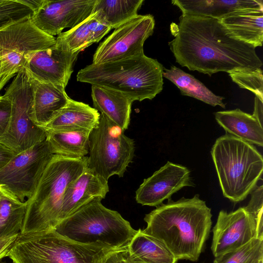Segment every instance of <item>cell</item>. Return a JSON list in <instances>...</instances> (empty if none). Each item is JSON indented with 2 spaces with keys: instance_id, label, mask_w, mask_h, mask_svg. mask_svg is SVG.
<instances>
[{
  "instance_id": "1",
  "label": "cell",
  "mask_w": 263,
  "mask_h": 263,
  "mask_svg": "<svg viewBox=\"0 0 263 263\" xmlns=\"http://www.w3.org/2000/svg\"><path fill=\"white\" fill-rule=\"evenodd\" d=\"M171 31L175 37L168 45L176 61L190 70L211 76L262 66L255 48L232 37L219 20L182 14Z\"/></svg>"
},
{
  "instance_id": "2",
  "label": "cell",
  "mask_w": 263,
  "mask_h": 263,
  "mask_svg": "<svg viewBox=\"0 0 263 263\" xmlns=\"http://www.w3.org/2000/svg\"><path fill=\"white\" fill-rule=\"evenodd\" d=\"M211 209L198 195L171 199L145 215L142 232L161 241L178 260L197 261L208 238Z\"/></svg>"
},
{
  "instance_id": "3",
  "label": "cell",
  "mask_w": 263,
  "mask_h": 263,
  "mask_svg": "<svg viewBox=\"0 0 263 263\" xmlns=\"http://www.w3.org/2000/svg\"><path fill=\"white\" fill-rule=\"evenodd\" d=\"M87 167V157L71 158L53 155L30 197L21 234L54 230L59 224L65 192Z\"/></svg>"
},
{
  "instance_id": "4",
  "label": "cell",
  "mask_w": 263,
  "mask_h": 263,
  "mask_svg": "<svg viewBox=\"0 0 263 263\" xmlns=\"http://www.w3.org/2000/svg\"><path fill=\"white\" fill-rule=\"evenodd\" d=\"M163 67L144 54L133 58L87 65L77 80L120 91L134 101L152 100L163 89Z\"/></svg>"
},
{
  "instance_id": "5",
  "label": "cell",
  "mask_w": 263,
  "mask_h": 263,
  "mask_svg": "<svg viewBox=\"0 0 263 263\" xmlns=\"http://www.w3.org/2000/svg\"><path fill=\"white\" fill-rule=\"evenodd\" d=\"M211 154L224 197L234 203L245 200L261 177V154L253 144L229 134L216 139Z\"/></svg>"
},
{
  "instance_id": "6",
  "label": "cell",
  "mask_w": 263,
  "mask_h": 263,
  "mask_svg": "<svg viewBox=\"0 0 263 263\" xmlns=\"http://www.w3.org/2000/svg\"><path fill=\"white\" fill-rule=\"evenodd\" d=\"M119 249L103 243L78 242L53 230L20 234L7 257L13 263H104Z\"/></svg>"
},
{
  "instance_id": "7",
  "label": "cell",
  "mask_w": 263,
  "mask_h": 263,
  "mask_svg": "<svg viewBox=\"0 0 263 263\" xmlns=\"http://www.w3.org/2000/svg\"><path fill=\"white\" fill-rule=\"evenodd\" d=\"M102 200L98 198L84 204L62 220L54 230L82 243L127 248L137 230L118 212L104 206Z\"/></svg>"
},
{
  "instance_id": "8",
  "label": "cell",
  "mask_w": 263,
  "mask_h": 263,
  "mask_svg": "<svg viewBox=\"0 0 263 263\" xmlns=\"http://www.w3.org/2000/svg\"><path fill=\"white\" fill-rule=\"evenodd\" d=\"M124 131L100 114L98 125L90 132L87 167L107 181L113 175L122 177L134 158V141Z\"/></svg>"
},
{
  "instance_id": "9",
  "label": "cell",
  "mask_w": 263,
  "mask_h": 263,
  "mask_svg": "<svg viewBox=\"0 0 263 263\" xmlns=\"http://www.w3.org/2000/svg\"><path fill=\"white\" fill-rule=\"evenodd\" d=\"M4 96L10 100L11 110L7 130L0 143L16 155L45 140V132L30 118L32 88L24 68L14 76Z\"/></svg>"
},
{
  "instance_id": "10",
  "label": "cell",
  "mask_w": 263,
  "mask_h": 263,
  "mask_svg": "<svg viewBox=\"0 0 263 263\" xmlns=\"http://www.w3.org/2000/svg\"><path fill=\"white\" fill-rule=\"evenodd\" d=\"M55 40L37 28L30 18L1 30L0 89L24 68L35 52L53 46Z\"/></svg>"
},
{
  "instance_id": "11",
  "label": "cell",
  "mask_w": 263,
  "mask_h": 263,
  "mask_svg": "<svg viewBox=\"0 0 263 263\" xmlns=\"http://www.w3.org/2000/svg\"><path fill=\"white\" fill-rule=\"evenodd\" d=\"M53 155L46 139L16 154L0 170V184L25 201L33 193Z\"/></svg>"
},
{
  "instance_id": "12",
  "label": "cell",
  "mask_w": 263,
  "mask_h": 263,
  "mask_svg": "<svg viewBox=\"0 0 263 263\" xmlns=\"http://www.w3.org/2000/svg\"><path fill=\"white\" fill-rule=\"evenodd\" d=\"M155 24L152 15L138 14L115 28L97 47L92 64L116 62L144 54V43L153 34Z\"/></svg>"
},
{
  "instance_id": "13",
  "label": "cell",
  "mask_w": 263,
  "mask_h": 263,
  "mask_svg": "<svg viewBox=\"0 0 263 263\" xmlns=\"http://www.w3.org/2000/svg\"><path fill=\"white\" fill-rule=\"evenodd\" d=\"M96 0H45L30 18L40 30L50 35H59L72 28L92 13Z\"/></svg>"
},
{
  "instance_id": "14",
  "label": "cell",
  "mask_w": 263,
  "mask_h": 263,
  "mask_svg": "<svg viewBox=\"0 0 263 263\" xmlns=\"http://www.w3.org/2000/svg\"><path fill=\"white\" fill-rule=\"evenodd\" d=\"M257 238L256 223L245 207L219 212L213 229L211 249L215 257L237 249Z\"/></svg>"
},
{
  "instance_id": "15",
  "label": "cell",
  "mask_w": 263,
  "mask_h": 263,
  "mask_svg": "<svg viewBox=\"0 0 263 263\" xmlns=\"http://www.w3.org/2000/svg\"><path fill=\"white\" fill-rule=\"evenodd\" d=\"M193 185L186 167L168 161L144 179L136 192L135 199L142 205L157 207L183 187Z\"/></svg>"
},
{
  "instance_id": "16",
  "label": "cell",
  "mask_w": 263,
  "mask_h": 263,
  "mask_svg": "<svg viewBox=\"0 0 263 263\" xmlns=\"http://www.w3.org/2000/svg\"><path fill=\"white\" fill-rule=\"evenodd\" d=\"M78 54L55 44L35 52L24 69L30 77L38 82L65 88L73 72V65Z\"/></svg>"
},
{
  "instance_id": "17",
  "label": "cell",
  "mask_w": 263,
  "mask_h": 263,
  "mask_svg": "<svg viewBox=\"0 0 263 263\" xmlns=\"http://www.w3.org/2000/svg\"><path fill=\"white\" fill-rule=\"evenodd\" d=\"M109 191L108 181L87 167L65 192L59 224L84 204L98 198L104 199Z\"/></svg>"
},
{
  "instance_id": "18",
  "label": "cell",
  "mask_w": 263,
  "mask_h": 263,
  "mask_svg": "<svg viewBox=\"0 0 263 263\" xmlns=\"http://www.w3.org/2000/svg\"><path fill=\"white\" fill-rule=\"evenodd\" d=\"M28 76L32 88L30 118L36 125L42 127L67 105L70 98L65 87L41 83Z\"/></svg>"
},
{
  "instance_id": "19",
  "label": "cell",
  "mask_w": 263,
  "mask_h": 263,
  "mask_svg": "<svg viewBox=\"0 0 263 263\" xmlns=\"http://www.w3.org/2000/svg\"><path fill=\"white\" fill-rule=\"evenodd\" d=\"M233 38L253 46L263 42V7L237 11L219 20Z\"/></svg>"
},
{
  "instance_id": "20",
  "label": "cell",
  "mask_w": 263,
  "mask_h": 263,
  "mask_svg": "<svg viewBox=\"0 0 263 263\" xmlns=\"http://www.w3.org/2000/svg\"><path fill=\"white\" fill-rule=\"evenodd\" d=\"M100 114L89 105L70 98L67 105L46 125L45 132L90 130L98 124Z\"/></svg>"
},
{
  "instance_id": "21",
  "label": "cell",
  "mask_w": 263,
  "mask_h": 263,
  "mask_svg": "<svg viewBox=\"0 0 263 263\" xmlns=\"http://www.w3.org/2000/svg\"><path fill=\"white\" fill-rule=\"evenodd\" d=\"M93 108L124 130L130 123L132 104L134 101L123 93L106 87L91 86Z\"/></svg>"
},
{
  "instance_id": "22",
  "label": "cell",
  "mask_w": 263,
  "mask_h": 263,
  "mask_svg": "<svg viewBox=\"0 0 263 263\" xmlns=\"http://www.w3.org/2000/svg\"><path fill=\"white\" fill-rule=\"evenodd\" d=\"M182 14L210 17L221 20L234 12L263 7L262 0H174Z\"/></svg>"
},
{
  "instance_id": "23",
  "label": "cell",
  "mask_w": 263,
  "mask_h": 263,
  "mask_svg": "<svg viewBox=\"0 0 263 263\" xmlns=\"http://www.w3.org/2000/svg\"><path fill=\"white\" fill-rule=\"evenodd\" d=\"M111 29L92 13L78 25L59 34L55 44L72 53L78 54L93 43L100 41Z\"/></svg>"
},
{
  "instance_id": "24",
  "label": "cell",
  "mask_w": 263,
  "mask_h": 263,
  "mask_svg": "<svg viewBox=\"0 0 263 263\" xmlns=\"http://www.w3.org/2000/svg\"><path fill=\"white\" fill-rule=\"evenodd\" d=\"M215 118L227 134L253 145L263 146V125L252 115L236 108L217 111Z\"/></svg>"
},
{
  "instance_id": "25",
  "label": "cell",
  "mask_w": 263,
  "mask_h": 263,
  "mask_svg": "<svg viewBox=\"0 0 263 263\" xmlns=\"http://www.w3.org/2000/svg\"><path fill=\"white\" fill-rule=\"evenodd\" d=\"M127 249L133 260L141 263H177L168 249L158 239L144 233L139 229Z\"/></svg>"
},
{
  "instance_id": "26",
  "label": "cell",
  "mask_w": 263,
  "mask_h": 263,
  "mask_svg": "<svg viewBox=\"0 0 263 263\" xmlns=\"http://www.w3.org/2000/svg\"><path fill=\"white\" fill-rule=\"evenodd\" d=\"M163 77L171 81L180 90L182 95L193 97L213 106H219L225 108L223 97L212 92L201 82L180 68L171 66L164 68Z\"/></svg>"
},
{
  "instance_id": "27",
  "label": "cell",
  "mask_w": 263,
  "mask_h": 263,
  "mask_svg": "<svg viewBox=\"0 0 263 263\" xmlns=\"http://www.w3.org/2000/svg\"><path fill=\"white\" fill-rule=\"evenodd\" d=\"M90 130L46 132V140L53 155L81 158L89 152Z\"/></svg>"
},
{
  "instance_id": "28",
  "label": "cell",
  "mask_w": 263,
  "mask_h": 263,
  "mask_svg": "<svg viewBox=\"0 0 263 263\" xmlns=\"http://www.w3.org/2000/svg\"><path fill=\"white\" fill-rule=\"evenodd\" d=\"M143 0H96L92 13L102 23L115 29L136 16Z\"/></svg>"
},
{
  "instance_id": "29",
  "label": "cell",
  "mask_w": 263,
  "mask_h": 263,
  "mask_svg": "<svg viewBox=\"0 0 263 263\" xmlns=\"http://www.w3.org/2000/svg\"><path fill=\"white\" fill-rule=\"evenodd\" d=\"M26 209L25 201L20 200L3 185L0 198V238L20 234Z\"/></svg>"
},
{
  "instance_id": "30",
  "label": "cell",
  "mask_w": 263,
  "mask_h": 263,
  "mask_svg": "<svg viewBox=\"0 0 263 263\" xmlns=\"http://www.w3.org/2000/svg\"><path fill=\"white\" fill-rule=\"evenodd\" d=\"M263 259V239L254 238L245 245L215 257L213 263H258Z\"/></svg>"
},
{
  "instance_id": "31",
  "label": "cell",
  "mask_w": 263,
  "mask_h": 263,
  "mask_svg": "<svg viewBox=\"0 0 263 263\" xmlns=\"http://www.w3.org/2000/svg\"><path fill=\"white\" fill-rule=\"evenodd\" d=\"M33 11L19 0H0V30L31 18Z\"/></svg>"
},
{
  "instance_id": "32",
  "label": "cell",
  "mask_w": 263,
  "mask_h": 263,
  "mask_svg": "<svg viewBox=\"0 0 263 263\" xmlns=\"http://www.w3.org/2000/svg\"><path fill=\"white\" fill-rule=\"evenodd\" d=\"M228 73L232 80L240 88L252 92L263 102V76L261 68L238 69Z\"/></svg>"
},
{
  "instance_id": "33",
  "label": "cell",
  "mask_w": 263,
  "mask_h": 263,
  "mask_svg": "<svg viewBox=\"0 0 263 263\" xmlns=\"http://www.w3.org/2000/svg\"><path fill=\"white\" fill-rule=\"evenodd\" d=\"M250 194L251 199L245 208L255 220L257 238L263 239V186H256Z\"/></svg>"
},
{
  "instance_id": "34",
  "label": "cell",
  "mask_w": 263,
  "mask_h": 263,
  "mask_svg": "<svg viewBox=\"0 0 263 263\" xmlns=\"http://www.w3.org/2000/svg\"><path fill=\"white\" fill-rule=\"evenodd\" d=\"M11 110L10 100L4 95L0 96V139L7 130L10 119Z\"/></svg>"
},
{
  "instance_id": "35",
  "label": "cell",
  "mask_w": 263,
  "mask_h": 263,
  "mask_svg": "<svg viewBox=\"0 0 263 263\" xmlns=\"http://www.w3.org/2000/svg\"><path fill=\"white\" fill-rule=\"evenodd\" d=\"M104 263H133L127 248L119 249L112 253Z\"/></svg>"
},
{
  "instance_id": "36",
  "label": "cell",
  "mask_w": 263,
  "mask_h": 263,
  "mask_svg": "<svg viewBox=\"0 0 263 263\" xmlns=\"http://www.w3.org/2000/svg\"><path fill=\"white\" fill-rule=\"evenodd\" d=\"M18 235L0 238V260L8 256V254Z\"/></svg>"
},
{
  "instance_id": "37",
  "label": "cell",
  "mask_w": 263,
  "mask_h": 263,
  "mask_svg": "<svg viewBox=\"0 0 263 263\" xmlns=\"http://www.w3.org/2000/svg\"><path fill=\"white\" fill-rule=\"evenodd\" d=\"M16 154L0 143V170L6 165Z\"/></svg>"
},
{
  "instance_id": "38",
  "label": "cell",
  "mask_w": 263,
  "mask_h": 263,
  "mask_svg": "<svg viewBox=\"0 0 263 263\" xmlns=\"http://www.w3.org/2000/svg\"><path fill=\"white\" fill-rule=\"evenodd\" d=\"M259 122L263 125V102L257 97H255L254 111L252 115Z\"/></svg>"
},
{
  "instance_id": "39",
  "label": "cell",
  "mask_w": 263,
  "mask_h": 263,
  "mask_svg": "<svg viewBox=\"0 0 263 263\" xmlns=\"http://www.w3.org/2000/svg\"><path fill=\"white\" fill-rule=\"evenodd\" d=\"M22 3L29 7L33 12H37L43 5L45 0H19Z\"/></svg>"
},
{
  "instance_id": "40",
  "label": "cell",
  "mask_w": 263,
  "mask_h": 263,
  "mask_svg": "<svg viewBox=\"0 0 263 263\" xmlns=\"http://www.w3.org/2000/svg\"><path fill=\"white\" fill-rule=\"evenodd\" d=\"M2 186L3 185L0 184V198L2 194Z\"/></svg>"
},
{
  "instance_id": "41",
  "label": "cell",
  "mask_w": 263,
  "mask_h": 263,
  "mask_svg": "<svg viewBox=\"0 0 263 263\" xmlns=\"http://www.w3.org/2000/svg\"><path fill=\"white\" fill-rule=\"evenodd\" d=\"M1 61L0 59V80H1ZM1 90V89H0Z\"/></svg>"
},
{
  "instance_id": "42",
  "label": "cell",
  "mask_w": 263,
  "mask_h": 263,
  "mask_svg": "<svg viewBox=\"0 0 263 263\" xmlns=\"http://www.w3.org/2000/svg\"><path fill=\"white\" fill-rule=\"evenodd\" d=\"M132 262L133 263H141L140 262H139V261H136V260H132Z\"/></svg>"
},
{
  "instance_id": "43",
  "label": "cell",
  "mask_w": 263,
  "mask_h": 263,
  "mask_svg": "<svg viewBox=\"0 0 263 263\" xmlns=\"http://www.w3.org/2000/svg\"><path fill=\"white\" fill-rule=\"evenodd\" d=\"M262 260H263V259H261L260 260H259V261H258V263H263V262H262Z\"/></svg>"
},
{
  "instance_id": "44",
  "label": "cell",
  "mask_w": 263,
  "mask_h": 263,
  "mask_svg": "<svg viewBox=\"0 0 263 263\" xmlns=\"http://www.w3.org/2000/svg\"><path fill=\"white\" fill-rule=\"evenodd\" d=\"M0 263H4V260H0Z\"/></svg>"
}]
</instances>
